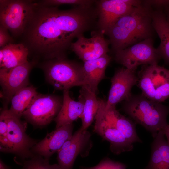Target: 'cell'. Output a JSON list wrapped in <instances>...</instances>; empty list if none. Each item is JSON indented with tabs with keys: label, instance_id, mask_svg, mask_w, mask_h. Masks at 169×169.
Listing matches in <instances>:
<instances>
[{
	"label": "cell",
	"instance_id": "obj_20",
	"mask_svg": "<svg viewBox=\"0 0 169 169\" xmlns=\"http://www.w3.org/2000/svg\"><path fill=\"white\" fill-rule=\"evenodd\" d=\"M152 19V26L161 41L156 49L161 58L169 64V24L163 10H153Z\"/></svg>",
	"mask_w": 169,
	"mask_h": 169
},
{
	"label": "cell",
	"instance_id": "obj_8",
	"mask_svg": "<svg viewBox=\"0 0 169 169\" xmlns=\"http://www.w3.org/2000/svg\"><path fill=\"white\" fill-rule=\"evenodd\" d=\"M8 111V128L7 142L2 152L14 154L23 159L31 158L35 155L32 148L38 141L26 133L27 123Z\"/></svg>",
	"mask_w": 169,
	"mask_h": 169
},
{
	"label": "cell",
	"instance_id": "obj_32",
	"mask_svg": "<svg viewBox=\"0 0 169 169\" xmlns=\"http://www.w3.org/2000/svg\"><path fill=\"white\" fill-rule=\"evenodd\" d=\"M163 12L165 14L166 19L169 24V6L165 8Z\"/></svg>",
	"mask_w": 169,
	"mask_h": 169
},
{
	"label": "cell",
	"instance_id": "obj_29",
	"mask_svg": "<svg viewBox=\"0 0 169 169\" xmlns=\"http://www.w3.org/2000/svg\"><path fill=\"white\" fill-rule=\"evenodd\" d=\"M145 4L150 6L154 10H161L169 6V0H142Z\"/></svg>",
	"mask_w": 169,
	"mask_h": 169
},
{
	"label": "cell",
	"instance_id": "obj_27",
	"mask_svg": "<svg viewBox=\"0 0 169 169\" xmlns=\"http://www.w3.org/2000/svg\"><path fill=\"white\" fill-rule=\"evenodd\" d=\"M8 108H4L0 115V150L2 152L6 146L8 128Z\"/></svg>",
	"mask_w": 169,
	"mask_h": 169
},
{
	"label": "cell",
	"instance_id": "obj_18",
	"mask_svg": "<svg viewBox=\"0 0 169 169\" xmlns=\"http://www.w3.org/2000/svg\"><path fill=\"white\" fill-rule=\"evenodd\" d=\"M63 99L61 108L54 120L56 123V128L72 123L80 118L83 111L84 102L80 95L78 100L75 101L70 96L69 90H65L63 91Z\"/></svg>",
	"mask_w": 169,
	"mask_h": 169
},
{
	"label": "cell",
	"instance_id": "obj_6",
	"mask_svg": "<svg viewBox=\"0 0 169 169\" xmlns=\"http://www.w3.org/2000/svg\"><path fill=\"white\" fill-rule=\"evenodd\" d=\"M33 4L32 0H0V25L13 36H21Z\"/></svg>",
	"mask_w": 169,
	"mask_h": 169
},
{
	"label": "cell",
	"instance_id": "obj_15",
	"mask_svg": "<svg viewBox=\"0 0 169 169\" xmlns=\"http://www.w3.org/2000/svg\"><path fill=\"white\" fill-rule=\"evenodd\" d=\"M90 134L80 127L66 141L57 152L58 164L62 169H72L77 156L84 151L90 141Z\"/></svg>",
	"mask_w": 169,
	"mask_h": 169
},
{
	"label": "cell",
	"instance_id": "obj_33",
	"mask_svg": "<svg viewBox=\"0 0 169 169\" xmlns=\"http://www.w3.org/2000/svg\"><path fill=\"white\" fill-rule=\"evenodd\" d=\"M0 169H11L10 168L6 165L2 160H0Z\"/></svg>",
	"mask_w": 169,
	"mask_h": 169
},
{
	"label": "cell",
	"instance_id": "obj_16",
	"mask_svg": "<svg viewBox=\"0 0 169 169\" xmlns=\"http://www.w3.org/2000/svg\"><path fill=\"white\" fill-rule=\"evenodd\" d=\"M73 128L72 123L62 126L47 133L44 138L32 148L31 152L49 160L51 156L57 152L64 143L72 136Z\"/></svg>",
	"mask_w": 169,
	"mask_h": 169
},
{
	"label": "cell",
	"instance_id": "obj_26",
	"mask_svg": "<svg viewBox=\"0 0 169 169\" xmlns=\"http://www.w3.org/2000/svg\"><path fill=\"white\" fill-rule=\"evenodd\" d=\"M96 0H43L37 1L40 4L46 6H55L63 5L75 6H85L94 4Z\"/></svg>",
	"mask_w": 169,
	"mask_h": 169
},
{
	"label": "cell",
	"instance_id": "obj_19",
	"mask_svg": "<svg viewBox=\"0 0 169 169\" xmlns=\"http://www.w3.org/2000/svg\"><path fill=\"white\" fill-rule=\"evenodd\" d=\"M162 130L154 137L151 158L145 169H169V145Z\"/></svg>",
	"mask_w": 169,
	"mask_h": 169
},
{
	"label": "cell",
	"instance_id": "obj_28",
	"mask_svg": "<svg viewBox=\"0 0 169 169\" xmlns=\"http://www.w3.org/2000/svg\"><path fill=\"white\" fill-rule=\"evenodd\" d=\"M126 166L124 164L114 161L108 158L101 160L96 166L91 167H82L81 169H126Z\"/></svg>",
	"mask_w": 169,
	"mask_h": 169
},
{
	"label": "cell",
	"instance_id": "obj_23",
	"mask_svg": "<svg viewBox=\"0 0 169 169\" xmlns=\"http://www.w3.org/2000/svg\"><path fill=\"white\" fill-rule=\"evenodd\" d=\"M96 95L86 86L81 87L79 95L83 99L84 105L80 117L82 122L81 128L84 130H87L95 119L97 112L100 101Z\"/></svg>",
	"mask_w": 169,
	"mask_h": 169
},
{
	"label": "cell",
	"instance_id": "obj_21",
	"mask_svg": "<svg viewBox=\"0 0 169 169\" xmlns=\"http://www.w3.org/2000/svg\"><path fill=\"white\" fill-rule=\"evenodd\" d=\"M3 59L0 63V69H9L22 64L28 61L29 51L23 43H10L1 48Z\"/></svg>",
	"mask_w": 169,
	"mask_h": 169
},
{
	"label": "cell",
	"instance_id": "obj_30",
	"mask_svg": "<svg viewBox=\"0 0 169 169\" xmlns=\"http://www.w3.org/2000/svg\"><path fill=\"white\" fill-rule=\"evenodd\" d=\"M13 38L8 32V30L0 25V48L10 44L13 43Z\"/></svg>",
	"mask_w": 169,
	"mask_h": 169
},
{
	"label": "cell",
	"instance_id": "obj_11",
	"mask_svg": "<svg viewBox=\"0 0 169 169\" xmlns=\"http://www.w3.org/2000/svg\"><path fill=\"white\" fill-rule=\"evenodd\" d=\"M141 3L142 0H96L97 29L105 34L120 18Z\"/></svg>",
	"mask_w": 169,
	"mask_h": 169
},
{
	"label": "cell",
	"instance_id": "obj_22",
	"mask_svg": "<svg viewBox=\"0 0 169 169\" xmlns=\"http://www.w3.org/2000/svg\"><path fill=\"white\" fill-rule=\"evenodd\" d=\"M106 114L116 128L124 136L132 143L142 142L136 129V123L120 114L115 106L106 108Z\"/></svg>",
	"mask_w": 169,
	"mask_h": 169
},
{
	"label": "cell",
	"instance_id": "obj_24",
	"mask_svg": "<svg viewBox=\"0 0 169 169\" xmlns=\"http://www.w3.org/2000/svg\"><path fill=\"white\" fill-rule=\"evenodd\" d=\"M38 93L36 88L33 86L28 85L20 89L11 99L9 111L13 115L21 118Z\"/></svg>",
	"mask_w": 169,
	"mask_h": 169
},
{
	"label": "cell",
	"instance_id": "obj_31",
	"mask_svg": "<svg viewBox=\"0 0 169 169\" xmlns=\"http://www.w3.org/2000/svg\"><path fill=\"white\" fill-rule=\"evenodd\" d=\"M161 130L164 135L166 137L167 139V141L169 145V125H167Z\"/></svg>",
	"mask_w": 169,
	"mask_h": 169
},
{
	"label": "cell",
	"instance_id": "obj_13",
	"mask_svg": "<svg viewBox=\"0 0 169 169\" xmlns=\"http://www.w3.org/2000/svg\"><path fill=\"white\" fill-rule=\"evenodd\" d=\"M104 35L97 29L92 31L90 38L80 35L72 44L70 49L84 62L98 59L109 52L110 43Z\"/></svg>",
	"mask_w": 169,
	"mask_h": 169
},
{
	"label": "cell",
	"instance_id": "obj_9",
	"mask_svg": "<svg viewBox=\"0 0 169 169\" xmlns=\"http://www.w3.org/2000/svg\"><path fill=\"white\" fill-rule=\"evenodd\" d=\"M116 62L125 68L136 71L141 65L158 64L161 58L154 46L153 38H149L114 53Z\"/></svg>",
	"mask_w": 169,
	"mask_h": 169
},
{
	"label": "cell",
	"instance_id": "obj_14",
	"mask_svg": "<svg viewBox=\"0 0 169 169\" xmlns=\"http://www.w3.org/2000/svg\"><path fill=\"white\" fill-rule=\"evenodd\" d=\"M137 82L136 71L124 67L116 69L111 79L106 108L115 106L118 103L128 99L131 94V88Z\"/></svg>",
	"mask_w": 169,
	"mask_h": 169
},
{
	"label": "cell",
	"instance_id": "obj_12",
	"mask_svg": "<svg viewBox=\"0 0 169 169\" xmlns=\"http://www.w3.org/2000/svg\"><path fill=\"white\" fill-rule=\"evenodd\" d=\"M35 64L32 61H28L12 69H0L1 95L6 101L4 107L7 108L8 103L16 92L28 85L29 74Z\"/></svg>",
	"mask_w": 169,
	"mask_h": 169
},
{
	"label": "cell",
	"instance_id": "obj_25",
	"mask_svg": "<svg viewBox=\"0 0 169 169\" xmlns=\"http://www.w3.org/2000/svg\"><path fill=\"white\" fill-rule=\"evenodd\" d=\"M19 169H62L58 164H50L49 160L42 156L35 155L24 162L23 167Z\"/></svg>",
	"mask_w": 169,
	"mask_h": 169
},
{
	"label": "cell",
	"instance_id": "obj_1",
	"mask_svg": "<svg viewBox=\"0 0 169 169\" xmlns=\"http://www.w3.org/2000/svg\"><path fill=\"white\" fill-rule=\"evenodd\" d=\"M97 20L95 4L61 10L34 1L21 43L27 48L34 62L39 59L45 61L66 58L74 39L95 30Z\"/></svg>",
	"mask_w": 169,
	"mask_h": 169
},
{
	"label": "cell",
	"instance_id": "obj_4",
	"mask_svg": "<svg viewBox=\"0 0 169 169\" xmlns=\"http://www.w3.org/2000/svg\"><path fill=\"white\" fill-rule=\"evenodd\" d=\"M47 81L55 89L64 91L85 84L83 64L67 58L44 61L39 66Z\"/></svg>",
	"mask_w": 169,
	"mask_h": 169
},
{
	"label": "cell",
	"instance_id": "obj_5",
	"mask_svg": "<svg viewBox=\"0 0 169 169\" xmlns=\"http://www.w3.org/2000/svg\"><path fill=\"white\" fill-rule=\"evenodd\" d=\"M142 94L152 100L162 103L169 97V69L158 64L142 65L137 75Z\"/></svg>",
	"mask_w": 169,
	"mask_h": 169
},
{
	"label": "cell",
	"instance_id": "obj_17",
	"mask_svg": "<svg viewBox=\"0 0 169 169\" xmlns=\"http://www.w3.org/2000/svg\"><path fill=\"white\" fill-rule=\"evenodd\" d=\"M111 60V57L107 54L98 59L84 62L83 64L84 85L96 94L99 84L105 77V70Z\"/></svg>",
	"mask_w": 169,
	"mask_h": 169
},
{
	"label": "cell",
	"instance_id": "obj_3",
	"mask_svg": "<svg viewBox=\"0 0 169 169\" xmlns=\"http://www.w3.org/2000/svg\"><path fill=\"white\" fill-rule=\"evenodd\" d=\"M121 109L136 123L150 132L153 138L168 125L169 105L150 100L142 94H131L123 101Z\"/></svg>",
	"mask_w": 169,
	"mask_h": 169
},
{
	"label": "cell",
	"instance_id": "obj_10",
	"mask_svg": "<svg viewBox=\"0 0 169 169\" xmlns=\"http://www.w3.org/2000/svg\"><path fill=\"white\" fill-rule=\"evenodd\" d=\"M99 101L95 119L94 131L110 143V149L114 153L118 155L132 151L133 143L124 136L107 116L105 110L106 100L99 99Z\"/></svg>",
	"mask_w": 169,
	"mask_h": 169
},
{
	"label": "cell",
	"instance_id": "obj_2",
	"mask_svg": "<svg viewBox=\"0 0 169 169\" xmlns=\"http://www.w3.org/2000/svg\"><path fill=\"white\" fill-rule=\"evenodd\" d=\"M152 8L145 3L136 7L120 18L105 33L114 53L144 40L156 33L152 25Z\"/></svg>",
	"mask_w": 169,
	"mask_h": 169
},
{
	"label": "cell",
	"instance_id": "obj_7",
	"mask_svg": "<svg viewBox=\"0 0 169 169\" xmlns=\"http://www.w3.org/2000/svg\"><path fill=\"white\" fill-rule=\"evenodd\" d=\"M63 100V97L38 93L23 116L34 127H44L57 116L61 108Z\"/></svg>",
	"mask_w": 169,
	"mask_h": 169
}]
</instances>
